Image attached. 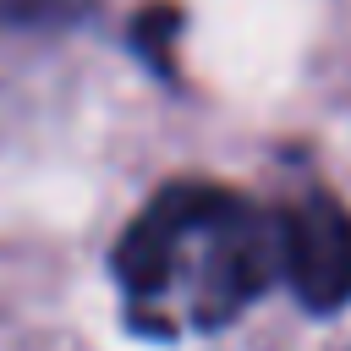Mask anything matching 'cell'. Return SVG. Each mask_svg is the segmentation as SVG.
<instances>
[{
  "label": "cell",
  "mask_w": 351,
  "mask_h": 351,
  "mask_svg": "<svg viewBox=\"0 0 351 351\" xmlns=\"http://www.w3.org/2000/svg\"><path fill=\"white\" fill-rule=\"evenodd\" d=\"M110 269L126 302L148 307L181 285L186 324L219 329L280 280V225L230 186L170 181L121 230Z\"/></svg>",
  "instance_id": "cell-1"
},
{
  "label": "cell",
  "mask_w": 351,
  "mask_h": 351,
  "mask_svg": "<svg viewBox=\"0 0 351 351\" xmlns=\"http://www.w3.org/2000/svg\"><path fill=\"white\" fill-rule=\"evenodd\" d=\"M280 225V280L291 296L329 318L351 302V208L329 192H302L274 208Z\"/></svg>",
  "instance_id": "cell-2"
},
{
  "label": "cell",
  "mask_w": 351,
  "mask_h": 351,
  "mask_svg": "<svg viewBox=\"0 0 351 351\" xmlns=\"http://www.w3.org/2000/svg\"><path fill=\"white\" fill-rule=\"evenodd\" d=\"M176 33H181V11L176 5H143L132 16V49L148 60L154 77H176V60H170Z\"/></svg>",
  "instance_id": "cell-3"
},
{
  "label": "cell",
  "mask_w": 351,
  "mask_h": 351,
  "mask_svg": "<svg viewBox=\"0 0 351 351\" xmlns=\"http://www.w3.org/2000/svg\"><path fill=\"white\" fill-rule=\"evenodd\" d=\"M77 16L82 0H0V27H60Z\"/></svg>",
  "instance_id": "cell-4"
}]
</instances>
